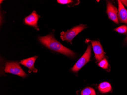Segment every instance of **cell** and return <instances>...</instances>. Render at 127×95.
I'll list each match as a JSON object with an SVG mask.
<instances>
[{"instance_id": "obj_4", "label": "cell", "mask_w": 127, "mask_h": 95, "mask_svg": "<svg viewBox=\"0 0 127 95\" xmlns=\"http://www.w3.org/2000/svg\"><path fill=\"white\" fill-rule=\"evenodd\" d=\"M91 45H89L83 55L78 59V60L72 68V70L73 72H77L85 64L88 63L91 56Z\"/></svg>"}, {"instance_id": "obj_6", "label": "cell", "mask_w": 127, "mask_h": 95, "mask_svg": "<svg viewBox=\"0 0 127 95\" xmlns=\"http://www.w3.org/2000/svg\"><path fill=\"white\" fill-rule=\"evenodd\" d=\"M91 43L95 58L97 61H100L104 56L103 48L99 41H91Z\"/></svg>"}, {"instance_id": "obj_7", "label": "cell", "mask_w": 127, "mask_h": 95, "mask_svg": "<svg viewBox=\"0 0 127 95\" xmlns=\"http://www.w3.org/2000/svg\"><path fill=\"white\" fill-rule=\"evenodd\" d=\"M107 12L109 19L115 22V23H119L118 13V11L116 7L113 5L110 2L107 3Z\"/></svg>"}, {"instance_id": "obj_15", "label": "cell", "mask_w": 127, "mask_h": 95, "mask_svg": "<svg viewBox=\"0 0 127 95\" xmlns=\"http://www.w3.org/2000/svg\"><path fill=\"white\" fill-rule=\"evenodd\" d=\"M120 2L123 5H125V6L127 7V0H120Z\"/></svg>"}, {"instance_id": "obj_1", "label": "cell", "mask_w": 127, "mask_h": 95, "mask_svg": "<svg viewBox=\"0 0 127 95\" xmlns=\"http://www.w3.org/2000/svg\"><path fill=\"white\" fill-rule=\"evenodd\" d=\"M38 40L40 42L51 50L60 53L68 56L75 57L76 54L75 52L64 46L59 41L56 40L54 35L52 33L47 36L39 37Z\"/></svg>"}, {"instance_id": "obj_5", "label": "cell", "mask_w": 127, "mask_h": 95, "mask_svg": "<svg viewBox=\"0 0 127 95\" xmlns=\"http://www.w3.org/2000/svg\"><path fill=\"white\" fill-rule=\"evenodd\" d=\"M40 16L35 11L25 17L24 19V23L25 24L30 26H32L37 30H39V28L38 26V21Z\"/></svg>"}, {"instance_id": "obj_14", "label": "cell", "mask_w": 127, "mask_h": 95, "mask_svg": "<svg viewBox=\"0 0 127 95\" xmlns=\"http://www.w3.org/2000/svg\"><path fill=\"white\" fill-rule=\"evenodd\" d=\"M57 2L58 3L61 4H67V5H72L74 4V5H76V4L74 3L75 2L71 0H58Z\"/></svg>"}, {"instance_id": "obj_11", "label": "cell", "mask_w": 127, "mask_h": 95, "mask_svg": "<svg viewBox=\"0 0 127 95\" xmlns=\"http://www.w3.org/2000/svg\"><path fill=\"white\" fill-rule=\"evenodd\" d=\"M81 95H96V93L94 89L91 87H86L82 90Z\"/></svg>"}, {"instance_id": "obj_3", "label": "cell", "mask_w": 127, "mask_h": 95, "mask_svg": "<svg viewBox=\"0 0 127 95\" xmlns=\"http://www.w3.org/2000/svg\"><path fill=\"white\" fill-rule=\"evenodd\" d=\"M4 71L5 73L16 75L23 78L27 76V74L23 70L19 63L15 61H8L6 63Z\"/></svg>"}, {"instance_id": "obj_12", "label": "cell", "mask_w": 127, "mask_h": 95, "mask_svg": "<svg viewBox=\"0 0 127 95\" xmlns=\"http://www.w3.org/2000/svg\"><path fill=\"white\" fill-rule=\"evenodd\" d=\"M98 65L100 67L104 69H107L109 66L108 62L106 59L101 60L99 63Z\"/></svg>"}, {"instance_id": "obj_17", "label": "cell", "mask_w": 127, "mask_h": 95, "mask_svg": "<svg viewBox=\"0 0 127 95\" xmlns=\"http://www.w3.org/2000/svg\"><path fill=\"white\" fill-rule=\"evenodd\" d=\"M3 2V0L2 1V0H0V4H1V2Z\"/></svg>"}, {"instance_id": "obj_8", "label": "cell", "mask_w": 127, "mask_h": 95, "mask_svg": "<svg viewBox=\"0 0 127 95\" xmlns=\"http://www.w3.org/2000/svg\"><path fill=\"white\" fill-rule=\"evenodd\" d=\"M38 58V56H35L33 57L23 59L20 62V63L28 68V72L29 73H30L32 72L37 73L38 70L34 67V63Z\"/></svg>"}, {"instance_id": "obj_2", "label": "cell", "mask_w": 127, "mask_h": 95, "mask_svg": "<svg viewBox=\"0 0 127 95\" xmlns=\"http://www.w3.org/2000/svg\"><path fill=\"white\" fill-rule=\"evenodd\" d=\"M86 28H87L86 25L81 24L75 26L65 32L63 31L61 33V38L63 41H66L72 44V40L74 38Z\"/></svg>"}, {"instance_id": "obj_10", "label": "cell", "mask_w": 127, "mask_h": 95, "mask_svg": "<svg viewBox=\"0 0 127 95\" xmlns=\"http://www.w3.org/2000/svg\"><path fill=\"white\" fill-rule=\"evenodd\" d=\"M98 88L101 93H105L111 91L112 88L110 83L107 82H103L99 85Z\"/></svg>"}, {"instance_id": "obj_13", "label": "cell", "mask_w": 127, "mask_h": 95, "mask_svg": "<svg viewBox=\"0 0 127 95\" xmlns=\"http://www.w3.org/2000/svg\"><path fill=\"white\" fill-rule=\"evenodd\" d=\"M115 31L120 33H126L127 32V26L122 25L115 29Z\"/></svg>"}, {"instance_id": "obj_16", "label": "cell", "mask_w": 127, "mask_h": 95, "mask_svg": "<svg viewBox=\"0 0 127 95\" xmlns=\"http://www.w3.org/2000/svg\"><path fill=\"white\" fill-rule=\"evenodd\" d=\"M125 41L126 43H127V37H126V38L125 39Z\"/></svg>"}, {"instance_id": "obj_9", "label": "cell", "mask_w": 127, "mask_h": 95, "mask_svg": "<svg viewBox=\"0 0 127 95\" xmlns=\"http://www.w3.org/2000/svg\"><path fill=\"white\" fill-rule=\"evenodd\" d=\"M118 1V19L121 23L127 24V10L121 2L120 0Z\"/></svg>"}]
</instances>
